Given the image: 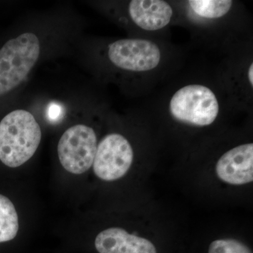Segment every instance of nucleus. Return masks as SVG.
<instances>
[{
    "instance_id": "obj_1",
    "label": "nucleus",
    "mask_w": 253,
    "mask_h": 253,
    "mask_svg": "<svg viewBox=\"0 0 253 253\" xmlns=\"http://www.w3.org/2000/svg\"><path fill=\"white\" fill-rule=\"evenodd\" d=\"M42 130L30 111L16 109L0 121V161L9 168L27 162L41 144Z\"/></svg>"
},
{
    "instance_id": "obj_2",
    "label": "nucleus",
    "mask_w": 253,
    "mask_h": 253,
    "mask_svg": "<svg viewBox=\"0 0 253 253\" xmlns=\"http://www.w3.org/2000/svg\"><path fill=\"white\" fill-rule=\"evenodd\" d=\"M41 50L39 38L31 32L11 38L0 48V96L24 81L39 60Z\"/></svg>"
},
{
    "instance_id": "obj_3",
    "label": "nucleus",
    "mask_w": 253,
    "mask_h": 253,
    "mask_svg": "<svg viewBox=\"0 0 253 253\" xmlns=\"http://www.w3.org/2000/svg\"><path fill=\"white\" fill-rule=\"evenodd\" d=\"M172 116L181 122L196 126L212 124L219 113L215 95L207 86L191 84L173 95L169 103Z\"/></svg>"
},
{
    "instance_id": "obj_4",
    "label": "nucleus",
    "mask_w": 253,
    "mask_h": 253,
    "mask_svg": "<svg viewBox=\"0 0 253 253\" xmlns=\"http://www.w3.org/2000/svg\"><path fill=\"white\" fill-rule=\"evenodd\" d=\"M97 138L94 129L83 124L71 126L63 132L58 143L60 163L68 172L81 174L94 163Z\"/></svg>"
},
{
    "instance_id": "obj_5",
    "label": "nucleus",
    "mask_w": 253,
    "mask_h": 253,
    "mask_svg": "<svg viewBox=\"0 0 253 253\" xmlns=\"http://www.w3.org/2000/svg\"><path fill=\"white\" fill-rule=\"evenodd\" d=\"M133 158L130 143L121 134L112 133L103 138L97 145L93 169L102 180H117L128 172Z\"/></svg>"
},
{
    "instance_id": "obj_6",
    "label": "nucleus",
    "mask_w": 253,
    "mask_h": 253,
    "mask_svg": "<svg viewBox=\"0 0 253 253\" xmlns=\"http://www.w3.org/2000/svg\"><path fill=\"white\" fill-rule=\"evenodd\" d=\"M108 56L116 67L135 72L154 69L161 57L157 44L140 39H123L111 43Z\"/></svg>"
},
{
    "instance_id": "obj_7",
    "label": "nucleus",
    "mask_w": 253,
    "mask_h": 253,
    "mask_svg": "<svg viewBox=\"0 0 253 253\" xmlns=\"http://www.w3.org/2000/svg\"><path fill=\"white\" fill-rule=\"evenodd\" d=\"M219 179L231 185H244L253 180V144L240 145L225 153L217 161Z\"/></svg>"
},
{
    "instance_id": "obj_8",
    "label": "nucleus",
    "mask_w": 253,
    "mask_h": 253,
    "mask_svg": "<svg viewBox=\"0 0 253 253\" xmlns=\"http://www.w3.org/2000/svg\"><path fill=\"white\" fill-rule=\"evenodd\" d=\"M95 248L99 253H157L149 240L116 227L100 232L95 239Z\"/></svg>"
},
{
    "instance_id": "obj_9",
    "label": "nucleus",
    "mask_w": 253,
    "mask_h": 253,
    "mask_svg": "<svg viewBox=\"0 0 253 253\" xmlns=\"http://www.w3.org/2000/svg\"><path fill=\"white\" fill-rule=\"evenodd\" d=\"M129 14L139 27L154 31L169 24L173 11L170 5L162 0H133L129 3Z\"/></svg>"
},
{
    "instance_id": "obj_10",
    "label": "nucleus",
    "mask_w": 253,
    "mask_h": 253,
    "mask_svg": "<svg viewBox=\"0 0 253 253\" xmlns=\"http://www.w3.org/2000/svg\"><path fill=\"white\" fill-rule=\"evenodd\" d=\"M18 217L14 204L0 194V244L11 241L17 235Z\"/></svg>"
},
{
    "instance_id": "obj_11",
    "label": "nucleus",
    "mask_w": 253,
    "mask_h": 253,
    "mask_svg": "<svg viewBox=\"0 0 253 253\" xmlns=\"http://www.w3.org/2000/svg\"><path fill=\"white\" fill-rule=\"evenodd\" d=\"M230 0H190L193 11L201 17L217 18L227 14L232 6Z\"/></svg>"
},
{
    "instance_id": "obj_12",
    "label": "nucleus",
    "mask_w": 253,
    "mask_h": 253,
    "mask_svg": "<svg viewBox=\"0 0 253 253\" xmlns=\"http://www.w3.org/2000/svg\"><path fill=\"white\" fill-rule=\"evenodd\" d=\"M208 253H252L251 250L235 239H219L213 241Z\"/></svg>"
},
{
    "instance_id": "obj_13",
    "label": "nucleus",
    "mask_w": 253,
    "mask_h": 253,
    "mask_svg": "<svg viewBox=\"0 0 253 253\" xmlns=\"http://www.w3.org/2000/svg\"><path fill=\"white\" fill-rule=\"evenodd\" d=\"M253 64L251 63V66L249 68V79L250 83H251V85H253Z\"/></svg>"
}]
</instances>
